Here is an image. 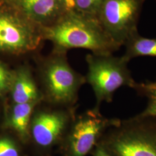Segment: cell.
Instances as JSON below:
<instances>
[{
  "label": "cell",
  "mask_w": 156,
  "mask_h": 156,
  "mask_svg": "<svg viewBox=\"0 0 156 156\" xmlns=\"http://www.w3.org/2000/svg\"><path fill=\"white\" fill-rule=\"evenodd\" d=\"M123 46L126 51L123 56L128 61L140 56L156 57V38H145L138 31L132 34Z\"/></svg>",
  "instance_id": "11"
},
{
  "label": "cell",
  "mask_w": 156,
  "mask_h": 156,
  "mask_svg": "<svg viewBox=\"0 0 156 156\" xmlns=\"http://www.w3.org/2000/svg\"><path fill=\"white\" fill-rule=\"evenodd\" d=\"M94 156H113L106 148L100 144L98 145L94 152Z\"/></svg>",
  "instance_id": "17"
},
{
  "label": "cell",
  "mask_w": 156,
  "mask_h": 156,
  "mask_svg": "<svg viewBox=\"0 0 156 156\" xmlns=\"http://www.w3.org/2000/svg\"><path fill=\"white\" fill-rule=\"evenodd\" d=\"M65 11L75 9L73 0H56Z\"/></svg>",
  "instance_id": "18"
},
{
  "label": "cell",
  "mask_w": 156,
  "mask_h": 156,
  "mask_svg": "<svg viewBox=\"0 0 156 156\" xmlns=\"http://www.w3.org/2000/svg\"><path fill=\"white\" fill-rule=\"evenodd\" d=\"M43 77L51 98L66 102L73 97L78 86L84 79L76 73L62 56L52 57L45 64Z\"/></svg>",
  "instance_id": "6"
},
{
  "label": "cell",
  "mask_w": 156,
  "mask_h": 156,
  "mask_svg": "<svg viewBox=\"0 0 156 156\" xmlns=\"http://www.w3.org/2000/svg\"><path fill=\"white\" fill-rule=\"evenodd\" d=\"M4 1H8V2H13L14 4H15L17 2V0H4Z\"/></svg>",
  "instance_id": "20"
},
{
  "label": "cell",
  "mask_w": 156,
  "mask_h": 156,
  "mask_svg": "<svg viewBox=\"0 0 156 156\" xmlns=\"http://www.w3.org/2000/svg\"><path fill=\"white\" fill-rule=\"evenodd\" d=\"M119 119L107 120L96 111L87 113L78 121L73 130L71 148L73 156H84L91 151L103 131L119 122Z\"/></svg>",
  "instance_id": "7"
},
{
  "label": "cell",
  "mask_w": 156,
  "mask_h": 156,
  "mask_svg": "<svg viewBox=\"0 0 156 156\" xmlns=\"http://www.w3.org/2000/svg\"><path fill=\"white\" fill-rule=\"evenodd\" d=\"M37 102L15 104L13 106L12 112V126L19 133L22 135L27 133L30 119Z\"/></svg>",
  "instance_id": "12"
},
{
  "label": "cell",
  "mask_w": 156,
  "mask_h": 156,
  "mask_svg": "<svg viewBox=\"0 0 156 156\" xmlns=\"http://www.w3.org/2000/svg\"><path fill=\"white\" fill-rule=\"evenodd\" d=\"M41 31L44 40L51 41L58 53L82 48L96 55H111L121 47L106 33L97 17L75 9L65 12L55 22L41 27Z\"/></svg>",
  "instance_id": "1"
},
{
  "label": "cell",
  "mask_w": 156,
  "mask_h": 156,
  "mask_svg": "<svg viewBox=\"0 0 156 156\" xmlns=\"http://www.w3.org/2000/svg\"><path fill=\"white\" fill-rule=\"evenodd\" d=\"M105 0H73L75 9L84 13L97 16Z\"/></svg>",
  "instance_id": "13"
},
{
  "label": "cell",
  "mask_w": 156,
  "mask_h": 156,
  "mask_svg": "<svg viewBox=\"0 0 156 156\" xmlns=\"http://www.w3.org/2000/svg\"><path fill=\"white\" fill-rule=\"evenodd\" d=\"M135 90L142 95H145L148 98V102L145 110L138 115L140 116L156 117V89H136Z\"/></svg>",
  "instance_id": "14"
},
{
  "label": "cell",
  "mask_w": 156,
  "mask_h": 156,
  "mask_svg": "<svg viewBox=\"0 0 156 156\" xmlns=\"http://www.w3.org/2000/svg\"><path fill=\"white\" fill-rule=\"evenodd\" d=\"M156 89V80L152 82H147L145 83L136 84L135 89Z\"/></svg>",
  "instance_id": "19"
},
{
  "label": "cell",
  "mask_w": 156,
  "mask_h": 156,
  "mask_svg": "<svg viewBox=\"0 0 156 156\" xmlns=\"http://www.w3.org/2000/svg\"><path fill=\"white\" fill-rule=\"evenodd\" d=\"M42 40L40 26L15 4L0 0V52L26 54L36 50Z\"/></svg>",
  "instance_id": "3"
},
{
  "label": "cell",
  "mask_w": 156,
  "mask_h": 156,
  "mask_svg": "<svg viewBox=\"0 0 156 156\" xmlns=\"http://www.w3.org/2000/svg\"><path fill=\"white\" fill-rule=\"evenodd\" d=\"M101 144L113 156H156V117L140 116L119 120Z\"/></svg>",
  "instance_id": "2"
},
{
  "label": "cell",
  "mask_w": 156,
  "mask_h": 156,
  "mask_svg": "<svg viewBox=\"0 0 156 156\" xmlns=\"http://www.w3.org/2000/svg\"><path fill=\"white\" fill-rule=\"evenodd\" d=\"M86 80L91 86L98 103L110 102L115 91L122 87L135 89L137 83L128 69L129 61L123 56L111 55H88Z\"/></svg>",
  "instance_id": "4"
},
{
  "label": "cell",
  "mask_w": 156,
  "mask_h": 156,
  "mask_svg": "<svg viewBox=\"0 0 156 156\" xmlns=\"http://www.w3.org/2000/svg\"><path fill=\"white\" fill-rule=\"evenodd\" d=\"M15 4L41 27L53 24L66 11L56 0H17Z\"/></svg>",
  "instance_id": "8"
},
{
  "label": "cell",
  "mask_w": 156,
  "mask_h": 156,
  "mask_svg": "<svg viewBox=\"0 0 156 156\" xmlns=\"http://www.w3.org/2000/svg\"><path fill=\"white\" fill-rule=\"evenodd\" d=\"M0 156H19L16 147L11 140H0Z\"/></svg>",
  "instance_id": "16"
},
{
  "label": "cell",
  "mask_w": 156,
  "mask_h": 156,
  "mask_svg": "<svg viewBox=\"0 0 156 156\" xmlns=\"http://www.w3.org/2000/svg\"><path fill=\"white\" fill-rule=\"evenodd\" d=\"M65 124L64 119L61 115L42 113L35 119L32 132L36 142L42 146L51 144L61 134Z\"/></svg>",
  "instance_id": "9"
},
{
  "label": "cell",
  "mask_w": 156,
  "mask_h": 156,
  "mask_svg": "<svg viewBox=\"0 0 156 156\" xmlns=\"http://www.w3.org/2000/svg\"><path fill=\"white\" fill-rule=\"evenodd\" d=\"M12 96L15 104L37 101L39 94L30 70L23 67L13 72L12 82Z\"/></svg>",
  "instance_id": "10"
},
{
  "label": "cell",
  "mask_w": 156,
  "mask_h": 156,
  "mask_svg": "<svg viewBox=\"0 0 156 156\" xmlns=\"http://www.w3.org/2000/svg\"><path fill=\"white\" fill-rule=\"evenodd\" d=\"M145 0H105L97 17L112 39L120 46L138 31Z\"/></svg>",
  "instance_id": "5"
},
{
  "label": "cell",
  "mask_w": 156,
  "mask_h": 156,
  "mask_svg": "<svg viewBox=\"0 0 156 156\" xmlns=\"http://www.w3.org/2000/svg\"><path fill=\"white\" fill-rule=\"evenodd\" d=\"M13 77V72L0 62V96L11 89Z\"/></svg>",
  "instance_id": "15"
}]
</instances>
